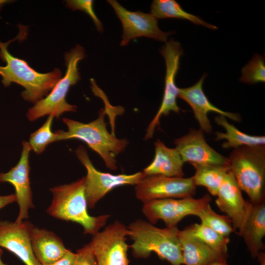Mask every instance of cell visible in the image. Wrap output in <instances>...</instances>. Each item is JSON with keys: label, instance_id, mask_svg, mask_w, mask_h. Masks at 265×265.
<instances>
[{"label": "cell", "instance_id": "obj_4", "mask_svg": "<svg viewBox=\"0 0 265 265\" xmlns=\"http://www.w3.org/2000/svg\"><path fill=\"white\" fill-rule=\"evenodd\" d=\"M128 236L133 241L129 246L136 258L146 259L152 252L171 265H184L177 226L160 228L141 219H136L127 227Z\"/></svg>", "mask_w": 265, "mask_h": 265}, {"label": "cell", "instance_id": "obj_18", "mask_svg": "<svg viewBox=\"0 0 265 265\" xmlns=\"http://www.w3.org/2000/svg\"><path fill=\"white\" fill-rule=\"evenodd\" d=\"M238 234L242 237L251 256L257 258L265 250L263 240L265 236V200L256 204L250 202Z\"/></svg>", "mask_w": 265, "mask_h": 265}, {"label": "cell", "instance_id": "obj_16", "mask_svg": "<svg viewBox=\"0 0 265 265\" xmlns=\"http://www.w3.org/2000/svg\"><path fill=\"white\" fill-rule=\"evenodd\" d=\"M207 74L205 73L194 85L180 88L178 97L186 101L191 107L200 129L206 133L211 132L212 127L208 118L209 112H214L233 121L239 122L240 115L236 113L224 111L212 104L203 90V84Z\"/></svg>", "mask_w": 265, "mask_h": 265}, {"label": "cell", "instance_id": "obj_17", "mask_svg": "<svg viewBox=\"0 0 265 265\" xmlns=\"http://www.w3.org/2000/svg\"><path fill=\"white\" fill-rule=\"evenodd\" d=\"M216 196L217 206L230 218L235 232L238 231L246 217L250 202L243 198L230 170L226 175Z\"/></svg>", "mask_w": 265, "mask_h": 265}, {"label": "cell", "instance_id": "obj_24", "mask_svg": "<svg viewBox=\"0 0 265 265\" xmlns=\"http://www.w3.org/2000/svg\"><path fill=\"white\" fill-rule=\"evenodd\" d=\"M195 169L192 176L196 186L205 187L211 195L216 196L227 174L229 166L211 164H192Z\"/></svg>", "mask_w": 265, "mask_h": 265}, {"label": "cell", "instance_id": "obj_25", "mask_svg": "<svg viewBox=\"0 0 265 265\" xmlns=\"http://www.w3.org/2000/svg\"><path fill=\"white\" fill-rule=\"evenodd\" d=\"M192 234L216 253L227 258L229 237H224L201 223L188 226Z\"/></svg>", "mask_w": 265, "mask_h": 265}, {"label": "cell", "instance_id": "obj_22", "mask_svg": "<svg viewBox=\"0 0 265 265\" xmlns=\"http://www.w3.org/2000/svg\"><path fill=\"white\" fill-rule=\"evenodd\" d=\"M214 121L226 130L225 133L220 132H215V140H226V141L222 144V147L224 149L232 148L234 149L243 146L265 145L264 135H251L240 132L230 124L223 116L219 115L215 117Z\"/></svg>", "mask_w": 265, "mask_h": 265}, {"label": "cell", "instance_id": "obj_23", "mask_svg": "<svg viewBox=\"0 0 265 265\" xmlns=\"http://www.w3.org/2000/svg\"><path fill=\"white\" fill-rule=\"evenodd\" d=\"M156 19L177 18L189 21L211 29L217 27L203 20L199 17L185 11L174 0H154L151 6V13Z\"/></svg>", "mask_w": 265, "mask_h": 265}, {"label": "cell", "instance_id": "obj_9", "mask_svg": "<svg viewBox=\"0 0 265 265\" xmlns=\"http://www.w3.org/2000/svg\"><path fill=\"white\" fill-rule=\"evenodd\" d=\"M211 199L208 194L198 199L189 197L156 199L143 203L142 211L153 224L161 220L167 227H175L187 215L197 216Z\"/></svg>", "mask_w": 265, "mask_h": 265}, {"label": "cell", "instance_id": "obj_13", "mask_svg": "<svg viewBox=\"0 0 265 265\" xmlns=\"http://www.w3.org/2000/svg\"><path fill=\"white\" fill-rule=\"evenodd\" d=\"M31 150L27 141L22 142V150L19 162L9 171L0 173V183L8 182L15 188L19 212L15 222L21 223L27 219L29 210L34 208L29 179V156Z\"/></svg>", "mask_w": 265, "mask_h": 265}, {"label": "cell", "instance_id": "obj_10", "mask_svg": "<svg viewBox=\"0 0 265 265\" xmlns=\"http://www.w3.org/2000/svg\"><path fill=\"white\" fill-rule=\"evenodd\" d=\"M159 52L166 64L164 93L160 106L147 128L145 140L153 137L162 116H167L170 111L180 113L181 110L177 103L179 88L176 85L175 78L179 69L180 58L183 54V49L179 41L171 39L165 42Z\"/></svg>", "mask_w": 265, "mask_h": 265}, {"label": "cell", "instance_id": "obj_19", "mask_svg": "<svg viewBox=\"0 0 265 265\" xmlns=\"http://www.w3.org/2000/svg\"><path fill=\"white\" fill-rule=\"evenodd\" d=\"M30 241L34 255L40 265L56 262L68 250L58 236L45 228L33 226L31 230Z\"/></svg>", "mask_w": 265, "mask_h": 265}, {"label": "cell", "instance_id": "obj_34", "mask_svg": "<svg viewBox=\"0 0 265 265\" xmlns=\"http://www.w3.org/2000/svg\"><path fill=\"white\" fill-rule=\"evenodd\" d=\"M260 265H265V253L261 252L257 257Z\"/></svg>", "mask_w": 265, "mask_h": 265}, {"label": "cell", "instance_id": "obj_20", "mask_svg": "<svg viewBox=\"0 0 265 265\" xmlns=\"http://www.w3.org/2000/svg\"><path fill=\"white\" fill-rule=\"evenodd\" d=\"M155 154L151 163L143 172L146 176L159 175L167 177H184V161L176 148L167 147L158 139L155 142Z\"/></svg>", "mask_w": 265, "mask_h": 265}, {"label": "cell", "instance_id": "obj_21", "mask_svg": "<svg viewBox=\"0 0 265 265\" xmlns=\"http://www.w3.org/2000/svg\"><path fill=\"white\" fill-rule=\"evenodd\" d=\"M178 237L182 249L184 265H209L220 258H226L193 236L188 227L179 230Z\"/></svg>", "mask_w": 265, "mask_h": 265}, {"label": "cell", "instance_id": "obj_33", "mask_svg": "<svg viewBox=\"0 0 265 265\" xmlns=\"http://www.w3.org/2000/svg\"><path fill=\"white\" fill-rule=\"evenodd\" d=\"M209 265H229L226 261V258H220Z\"/></svg>", "mask_w": 265, "mask_h": 265}, {"label": "cell", "instance_id": "obj_2", "mask_svg": "<svg viewBox=\"0 0 265 265\" xmlns=\"http://www.w3.org/2000/svg\"><path fill=\"white\" fill-rule=\"evenodd\" d=\"M106 112V108H101L98 118L88 123L63 118L62 121L67 126V131L58 130L55 132L57 141L71 139L84 141L99 154L107 168L115 170L117 168L116 156L125 150L129 141L118 138L108 132L105 120Z\"/></svg>", "mask_w": 265, "mask_h": 265}, {"label": "cell", "instance_id": "obj_12", "mask_svg": "<svg viewBox=\"0 0 265 265\" xmlns=\"http://www.w3.org/2000/svg\"><path fill=\"white\" fill-rule=\"evenodd\" d=\"M113 8L123 27L121 45H127L130 41L140 37L167 42L169 35L173 32H164L159 27L158 19L150 13L140 11H131L122 6L117 1H107Z\"/></svg>", "mask_w": 265, "mask_h": 265}, {"label": "cell", "instance_id": "obj_27", "mask_svg": "<svg viewBox=\"0 0 265 265\" xmlns=\"http://www.w3.org/2000/svg\"><path fill=\"white\" fill-rule=\"evenodd\" d=\"M53 118L49 115L44 124L30 135L28 142L31 150L37 154L42 153L50 144L57 141V134L51 130Z\"/></svg>", "mask_w": 265, "mask_h": 265}, {"label": "cell", "instance_id": "obj_6", "mask_svg": "<svg viewBox=\"0 0 265 265\" xmlns=\"http://www.w3.org/2000/svg\"><path fill=\"white\" fill-rule=\"evenodd\" d=\"M82 47L77 45L64 54L67 67L65 75L56 83L49 94L34 104L26 113L28 119L34 121L45 115L58 118L67 112H75L77 106L68 103L66 97L70 87L80 79L78 70L79 61L85 57Z\"/></svg>", "mask_w": 265, "mask_h": 265}, {"label": "cell", "instance_id": "obj_28", "mask_svg": "<svg viewBox=\"0 0 265 265\" xmlns=\"http://www.w3.org/2000/svg\"><path fill=\"white\" fill-rule=\"evenodd\" d=\"M239 81L254 84L265 81V58L259 53L254 54L252 59L241 70Z\"/></svg>", "mask_w": 265, "mask_h": 265}, {"label": "cell", "instance_id": "obj_32", "mask_svg": "<svg viewBox=\"0 0 265 265\" xmlns=\"http://www.w3.org/2000/svg\"><path fill=\"white\" fill-rule=\"evenodd\" d=\"M15 202H16L15 194H11L8 195H0V210Z\"/></svg>", "mask_w": 265, "mask_h": 265}, {"label": "cell", "instance_id": "obj_14", "mask_svg": "<svg viewBox=\"0 0 265 265\" xmlns=\"http://www.w3.org/2000/svg\"><path fill=\"white\" fill-rule=\"evenodd\" d=\"M174 143L184 162H188L191 165H230L228 158L207 143L201 129H190L186 134L175 139Z\"/></svg>", "mask_w": 265, "mask_h": 265}, {"label": "cell", "instance_id": "obj_35", "mask_svg": "<svg viewBox=\"0 0 265 265\" xmlns=\"http://www.w3.org/2000/svg\"><path fill=\"white\" fill-rule=\"evenodd\" d=\"M3 255V250L0 247V265H9L8 264H5L1 260V256Z\"/></svg>", "mask_w": 265, "mask_h": 265}, {"label": "cell", "instance_id": "obj_36", "mask_svg": "<svg viewBox=\"0 0 265 265\" xmlns=\"http://www.w3.org/2000/svg\"><path fill=\"white\" fill-rule=\"evenodd\" d=\"M10 1L7 0H0V11L3 5L6 3H8Z\"/></svg>", "mask_w": 265, "mask_h": 265}, {"label": "cell", "instance_id": "obj_8", "mask_svg": "<svg viewBox=\"0 0 265 265\" xmlns=\"http://www.w3.org/2000/svg\"><path fill=\"white\" fill-rule=\"evenodd\" d=\"M128 235L127 227L117 220L94 235L88 244L98 265H129Z\"/></svg>", "mask_w": 265, "mask_h": 265}, {"label": "cell", "instance_id": "obj_5", "mask_svg": "<svg viewBox=\"0 0 265 265\" xmlns=\"http://www.w3.org/2000/svg\"><path fill=\"white\" fill-rule=\"evenodd\" d=\"M228 159L230 171L250 202L256 204L265 200V145L234 149Z\"/></svg>", "mask_w": 265, "mask_h": 265}, {"label": "cell", "instance_id": "obj_11", "mask_svg": "<svg viewBox=\"0 0 265 265\" xmlns=\"http://www.w3.org/2000/svg\"><path fill=\"white\" fill-rule=\"evenodd\" d=\"M196 186L192 177L144 176L135 185L136 197L143 203L156 199L193 197Z\"/></svg>", "mask_w": 265, "mask_h": 265}, {"label": "cell", "instance_id": "obj_15", "mask_svg": "<svg viewBox=\"0 0 265 265\" xmlns=\"http://www.w3.org/2000/svg\"><path fill=\"white\" fill-rule=\"evenodd\" d=\"M33 226L26 220L21 223L0 220V247L13 253L26 265H40L31 244L30 233Z\"/></svg>", "mask_w": 265, "mask_h": 265}, {"label": "cell", "instance_id": "obj_31", "mask_svg": "<svg viewBox=\"0 0 265 265\" xmlns=\"http://www.w3.org/2000/svg\"><path fill=\"white\" fill-rule=\"evenodd\" d=\"M76 253L68 249L66 254L60 260L53 263L42 265H71Z\"/></svg>", "mask_w": 265, "mask_h": 265}, {"label": "cell", "instance_id": "obj_1", "mask_svg": "<svg viewBox=\"0 0 265 265\" xmlns=\"http://www.w3.org/2000/svg\"><path fill=\"white\" fill-rule=\"evenodd\" d=\"M20 38H22V35L20 37L19 35L5 43L0 41V58L6 63L4 66L0 65L1 81L5 87L12 82L22 86L25 88L21 93L22 98L25 101L35 104L49 94L61 79L62 73L58 68L46 73L38 72L25 60L13 56L8 50V46Z\"/></svg>", "mask_w": 265, "mask_h": 265}, {"label": "cell", "instance_id": "obj_26", "mask_svg": "<svg viewBox=\"0 0 265 265\" xmlns=\"http://www.w3.org/2000/svg\"><path fill=\"white\" fill-rule=\"evenodd\" d=\"M197 216L202 224L224 237H229L231 234L236 232L230 218L226 215H220L215 212L210 204L206 205Z\"/></svg>", "mask_w": 265, "mask_h": 265}, {"label": "cell", "instance_id": "obj_7", "mask_svg": "<svg viewBox=\"0 0 265 265\" xmlns=\"http://www.w3.org/2000/svg\"><path fill=\"white\" fill-rule=\"evenodd\" d=\"M77 157L85 167V192L87 206L94 208L97 202L114 188L124 185H136L146 175L143 171L133 174L113 175L100 171L92 163L86 148L82 145L75 150Z\"/></svg>", "mask_w": 265, "mask_h": 265}, {"label": "cell", "instance_id": "obj_3", "mask_svg": "<svg viewBox=\"0 0 265 265\" xmlns=\"http://www.w3.org/2000/svg\"><path fill=\"white\" fill-rule=\"evenodd\" d=\"M84 183L83 177L71 183L51 188L53 198L46 212L55 218L78 223L83 227L84 234L93 236L105 226L110 215L89 214Z\"/></svg>", "mask_w": 265, "mask_h": 265}, {"label": "cell", "instance_id": "obj_29", "mask_svg": "<svg viewBox=\"0 0 265 265\" xmlns=\"http://www.w3.org/2000/svg\"><path fill=\"white\" fill-rule=\"evenodd\" d=\"M93 3L91 0H69L66 1V5L73 11L81 10L86 13L92 19L97 30L102 32L103 25L94 12Z\"/></svg>", "mask_w": 265, "mask_h": 265}, {"label": "cell", "instance_id": "obj_30", "mask_svg": "<svg viewBox=\"0 0 265 265\" xmlns=\"http://www.w3.org/2000/svg\"><path fill=\"white\" fill-rule=\"evenodd\" d=\"M71 265H98L88 243L77 250Z\"/></svg>", "mask_w": 265, "mask_h": 265}]
</instances>
